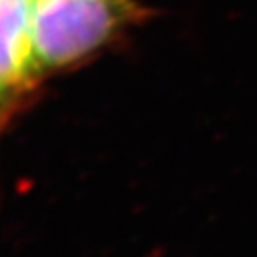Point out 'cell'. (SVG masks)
Returning <instances> with one entry per match:
<instances>
[{
	"label": "cell",
	"mask_w": 257,
	"mask_h": 257,
	"mask_svg": "<svg viewBox=\"0 0 257 257\" xmlns=\"http://www.w3.org/2000/svg\"><path fill=\"white\" fill-rule=\"evenodd\" d=\"M41 77L32 43L31 0H0V91L16 102Z\"/></svg>",
	"instance_id": "7a4b0ae2"
},
{
	"label": "cell",
	"mask_w": 257,
	"mask_h": 257,
	"mask_svg": "<svg viewBox=\"0 0 257 257\" xmlns=\"http://www.w3.org/2000/svg\"><path fill=\"white\" fill-rule=\"evenodd\" d=\"M13 104H15V102H13L11 98H8L4 93L0 91V125H2V120L6 118V114L9 112V109H11Z\"/></svg>",
	"instance_id": "3957f363"
},
{
	"label": "cell",
	"mask_w": 257,
	"mask_h": 257,
	"mask_svg": "<svg viewBox=\"0 0 257 257\" xmlns=\"http://www.w3.org/2000/svg\"><path fill=\"white\" fill-rule=\"evenodd\" d=\"M152 16L141 0H31L40 73L86 63Z\"/></svg>",
	"instance_id": "6da1fadb"
}]
</instances>
